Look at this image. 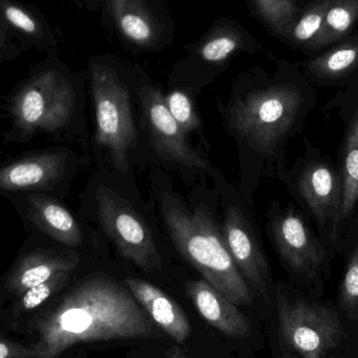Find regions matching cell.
I'll list each match as a JSON object with an SVG mask.
<instances>
[{"label": "cell", "mask_w": 358, "mask_h": 358, "mask_svg": "<svg viewBox=\"0 0 358 358\" xmlns=\"http://www.w3.org/2000/svg\"><path fill=\"white\" fill-rule=\"evenodd\" d=\"M0 15L23 50L58 55L60 33L37 6L20 0H0Z\"/></svg>", "instance_id": "2e32d148"}, {"label": "cell", "mask_w": 358, "mask_h": 358, "mask_svg": "<svg viewBox=\"0 0 358 358\" xmlns=\"http://www.w3.org/2000/svg\"><path fill=\"white\" fill-rule=\"evenodd\" d=\"M2 152L1 150H0V157H1Z\"/></svg>", "instance_id": "d6a6232c"}, {"label": "cell", "mask_w": 358, "mask_h": 358, "mask_svg": "<svg viewBox=\"0 0 358 358\" xmlns=\"http://www.w3.org/2000/svg\"><path fill=\"white\" fill-rule=\"evenodd\" d=\"M165 101L168 110L185 134H189L198 127L199 119L187 92L181 90H173L165 96Z\"/></svg>", "instance_id": "484cf974"}, {"label": "cell", "mask_w": 358, "mask_h": 358, "mask_svg": "<svg viewBox=\"0 0 358 358\" xmlns=\"http://www.w3.org/2000/svg\"><path fill=\"white\" fill-rule=\"evenodd\" d=\"M279 75L278 81L236 99L229 111L231 127L258 152H273L308 96V84L296 66L281 61Z\"/></svg>", "instance_id": "277c9868"}, {"label": "cell", "mask_w": 358, "mask_h": 358, "mask_svg": "<svg viewBox=\"0 0 358 358\" xmlns=\"http://www.w3.org/2000/svg\"><path fill=\"white\" fill-rule=\"evenodd\" d=\"M304 76L321 84L358 82V31L300 63Z\"/></svg>", "instance_id": "ffe728a7"}, {"label": "cell", "mask_w": 358, "mask_h": 358, "mask_svg": "<svg viewBox=\"0 0 358 358\" xmlns=\"http://www.w3.org/2000/svg\"><path fill=\"white\" fill-rule=\"evenodd\" d=\"M330 0H310L303 4L281 41L310 57L317 54L320 37Z\"/></svg>", "instance_id": "44dd1931"}, {"label": "cell", "mask_w": 358, "mask_h": 358, "mask_svg": "<svg viewBox=\"0 0 358 358\" xmlns=\"http://www.w3.org/2000/svg\"><path fill=\"white\" fill-rule=\"evenodd\" d=\"M23 50L17 43L10 27L0 15V69L6 63L18 60Z\"/></svg>", "instance_id": "83f0119b"}, {"label": "cell", "mask_w": 358, "mask_h": 358, "mask_svg": "<svg viewBox=\"0 0 358 358\" xmlns=\"http://www.w3.org/2000/svg\"><path fill=\"white\" fill-rule=\"evenodd\" d=\"M101 227L115 242L124 258L146 271L161 266L159 250L140 215L115 192L100 187L96 193Z\"/></svg>", "instance_id": "ba28073f"}, {"label": "cell", "mask_w": 358, "mask_h": 358, "mask_svg": "<svg viewBox=\"0 0 358 358\" xmlns=\"http://www.w3.org/2000/svg\"><path fill=\"white\" fill-rule=\"evenodd\" d=\"M273 234L280 256L290 269L301 275L317 273L324 250L300 215L292 210L280 215L273 222Z\"/></svg>", "instance_id": "9a60e30c"}, {"label": "cell", "mask_w": 358, "mask_h": 358, "mask_svg": "<svg viewBox=\"0 0 358 358\" xmlns=\"http://www.w3.org/2000/svg\"><path fill=\"white\" fill-rule=\"evenodd\" d=\"M250 12L273 37L281 40L298 16L303 4L299 0H246Z\"/></svg>", "instance_id": "cb8c5ba5"}, {"label": "cell", "mask_w": 358, "mask_h": 358, "mask_svg": "<svg viewBox=\"0 0 358 358\" xmlns=\"http://www.w3.org/2000/svg\"><path fill=\"white\" fill-rule=\"evenodd\" d=\"M358 0H330L317 45V54L355 33Z\"/></svg>", "instance_id": "603a6c76"}, {"label": "cell", "mask_w": 358, "mask_h": 358, "mask_svg": "<svg viewBox=\"0 0 358 358\" xmlns=\"http://www.w3.org/2000/svg\"><path fill=\"white\" fill-rule=\"evenodd\" d=\"M101 10L128 48L161 52L173 43L176 22L167 0H102Z\"/></svg>", "instance_id": "52a82bcc"}, {"label": "cell", "mask_w": 358, "mask_h": 358, "mask_svg": "<svg viewBox=\"0 0 358 358\" xmlns=\"http://www.w3.org/2000/svg\"><path fill=\"white\" fill-rule=\"evenodd\" d=\"M79 8H85L88 12H96L102 8V0H73Z\"/></svg>", "instance_id": "f546056e"}, {"label": "cell", "mask_w": 358, "mask_h": 358, "mask_svg": "<svg viewBox=\"0 0 358 358\" xmlns=\"http://www.w3.org/2000/svg\"><path fill=\"white\" fill-rule=\"evenodd\" d=\"M299 189L320 224L332 221V236L336 237L342 196V182L336 172L326 164H315L303 172Z\"/></svg>", "instance_id": "d6986e66"}, {"label": "cell", "mask_w": 358, "mask_h": 358, "mask_svg": "<svg viewBox=\"0 0 358 358\" xmlns=\"http://www.w3.org/2000/svg\"><path fill=\"white\" fill-rule=\"evenodd\" d=\"M88 75L96 110V144L107 149L115 167L125 172L138 138L129 88L104 56L90 57Z\"/></svg>", "instance_id": "5b68a950"}, {"label": "cell", "mask_w": 358, "mask_h": 358, "mask_svg": "<svg viewBox=\"0 0 358 358\" xmlns=\"http://www.w3.org/2000/svg\"><path fill=\"white\" fill-rule=\"evenodd\" d=\"M187 62L222 69L241 52L262 50L261 42L241 23L229 17L217 19L199 39L185 45Z\"/></svg>", "instance_id": "4fadbf2b"}, {"label": "cell", "mask_w": 358, "mask_h": 358, "mask_svg": "<svg viewBox=\"0 0 358 358\" xmlns=\"http://www.w3.org/2000/svg\"><path fill=\"white\" fill-rule=\"evenodd\" d=\"M341 300L347 310L358 309V244L343 279L341 285Z\"/></svg>", "instance_id": "4316f807"}, {"label": "cell", "mask_w": 358, "mask_h": 358, "mask_svg": "<svg viewBox=\"0 0 358 358\" xmlns=\"http://www.w3.org/2000/svg\"><path fill=\"white\" fill-rule=\"evenodd\" d=\"M10 202L29 231H37L69 250L84 243L82 225L54 196L39 193L3 195Z\"/></svg>", "instance_id": "8fae6325"}, {"label": "cell", "mask_w": 358, "mask_h": 358, "mask_svg": "<svg viewBox=\"0 0 358 358\" xmlns=\"http://www.w3.org/2000/svg\"><path fill=\"white\" fill-rule=\"evenodd\" d=\"M162 215L180 254L204 281L236 305L252 303L250 285L236 266L224 238L203 210L189 212L171 197L164 198Z\"/></svg>", "instance_id": "3957f363"}, {"label": "cell", "mask_w": 358, "mask_h": 358, "mask_svg": "<svg viewBox=\"0 0 358 358\" xmlns=\"http://www.w3.org/2000/svg\"><path fill=\"white\" fill-rule=\"evenodd\" d=\"M223 238L236 266L248 285L267 296L269 269L258 240L237 206H229L223 224Z\"/></svg>", "instance_id": "5bb4252c"}, {"label": "cell", "mask_w": 358, "mask_h": 358, "mask_svg": "<svg viewBox=\"0 0 358 358\" xmlns=\"http://www.w3.org/2000/svg\"><path fill=\"white\" fill-rule=\"evenodd\" d=\"M35 358H57L81 343L157 338L161 328L127 288L107 277H90L73 286L39 325Z\"/></svg>", "instance_id": "6da1fadb"}, {"label": "cell", "mask_w": 358, "mask_h": 358, "mask_svg": "<svg viewBox=\"0 0 358 358\" xmlns=\"http://www.w3.org/2000/svg\"><path fill=\"white\" fill-rule=\"evenodd\" d=\"M0 358H35V352L33 349L0 338Z\"/></svg>", "instance_id": "f1b7e54d"}, {"label": "cell", "mask_w": 358, "mask_h": 358, "mask_svg": "<svg viewBox=\"0 0 358 358\" xmlns=\"http://www.w3.org/2000/svg\"><path fill=\"white\" fill-rule=\"evenodd\" d=\"M143 123L159 157L185 167L208 170L210 165L187 143L185 132L173 119L159 88L144 85L140 90Z\"/></svg>", "instance_id": "7c38bea8"}, {"label": "cell", "mask_w": 358, "mask_h": 358, "mask_svg": "<svg viewBox=\"0 0 358 358\" xmlns=\"http://www.w3.org/2000/svg\"><path fill=\"white\" fill-rule=\"evenodd\" d=\"M126 285L150 319L178 344L191 334L189 317L173 299L157 286L142 279L126 278Z\"/></svg>", "instance_id": "ac0fdd59"}, {"label": "cell", "mask_w": 358, "mask_h": 358, "mask_svg": "<svg viewBox=\"0 0 358 358\" xmlns=\"http://www.w3.org/2000/svg\"><path fill=\"white\" fill-rule=\"evenodd\" d=\"M187 294L202 319L221 334L233 338L250 336L252 327L248 317L208 282H187Z\"/></svg>", "instance_id": "e0dca14e"}, {"label": "cell", "mask_w": 358, "mask_h": 358, "mask_svg": "<svg viewBox=\"0 0 358 358\" xmlns=\"http://www.w3.org/2000/svg\"><path fill=\"white\" fill-rule=\"evenodd\" d=\"M73 273V271H61L48 281L29 288L18 296V308L20 310L29 311L41 306L69 283Z\"/></svg>", "instance_id": "d4e9b609"}, {"label": "cell", "mask_w": 358, "mask_h": 358, "mask_svg": "<svg viewBox=\"0 0 358 358\" xmlns=\"http://www.w3.org/2000/svg\"><path fill=\"white\" fill-rule=\"evenodd\" d=\"M73 159L64 149L34 151L0 165V195L39 193L56 197ZM57 198V197H56Z\"/></svg>", "instance_id": "30bf717a"}, {"label": "cell", "mask_w": 358, "mask_h": 358, "mask_svg": "<svg viewBox=\"0 0 358 358\" xmlns=\"http://www.w3.org/2000/svg\"><path fill=\"white\" fill-rule=\"evenodd\" d=\"M77 106L75 75L58 55L46 56L6 96L2 108L10 129L2 134V140L4 144H24L39 136L55 138L71 127Z\"/></svg>", "instance_id": "7a4b0ae2"}, {"label": "cell", "mask_w": 358, "mask_h": 358, "mask_svg": "<svg viewBox=\"0 0 358 358\" xmlns=\"http://www.w3.org/2000/svg\"><path fill=\"white\" fill-rule=\"evenodd\" d=\"M168 358H187V357H185V353H183L182 351L179 350V349H176V350H174Z\"/></svg>", "instance_id": "1f68e13d"}, {"label": "cell", "mask_w": 358, "mask_h": 358, "mask_svg": "<svg viewBox=\"0 0 358 358\" xmlns=\"http://www.w3.org/2000/svg\"><path fill=\"white\" fill-rule=\"evenodd\" d=\"M79 264L80 256L76 250L63 248L37 231H29L1 287L6 294L19 296L61 271H75Z\"/></svg>", "instance_id": "9c48e42d"}, {"label": "cell", "mask_w": 358, "mask_h": 358, "mask_svg": "<svg viewBox=\"0 0 358 358\" xmlns=\"http://www.w3.org/2000/svg\"><path fill=\"white\" fill-rule=\"evenodd\" d=\"M280 336L289 350L302 358H326L343 338L338 315L321 305L289 300L277 294Z\"/></svg>", "instance_id": "8992f818"}, {"label": "cell", "mask_w": 358, "mask_h": 358, "mask_svg": "<svg viewBox=\"0 0 358 358\" xmlns=\"http://www.w3.org/2000/svg\"><path fill=\"white\" fill-rule=\"evenodd\" d=\"M278 358H296L294 355L290 353V350L288 349L284 348L282 349L281 352L279 353V357Z\"/></svg>", "instance_id": "4dcf8cb0"}, {"label": "cell", "mask_w": 358, "mask_h": 358, "mask_svg": "<svg viewBox=\"0 0 358 358\" xmlns=\"http://www.w3.org/2000/svg\"><path fill=\"white\" fill-rule=\"evenodd\" d=\"M341 182L342 196L338 225L350 216L358 201V109L347 130Z\"/></svg>", "instance_id": "7402d4cb"}]
</instances>
